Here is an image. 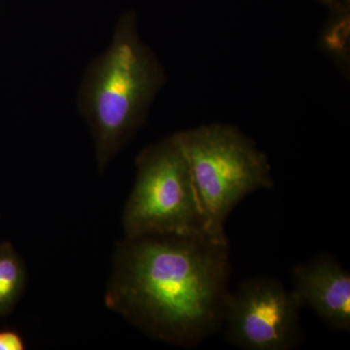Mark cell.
Masks as SVG:
<instances>
[{"label":"cell","instance_id":"6da1fadb","mask_svg":"<svg viewBox=\"0 0 350 350\" xmlns=\"http://www.w3.org/2000/svg\"><path fill=\"white\" fill-rule=\"evenodd\" d=\"M230 273L228 239L124 238L115 250L105 305L152 338L197 347L223 325Z\"/></svg>","mask_w":350,"mask_h":350},{"label":"cell","instance_id":"7a4b0ae2","mask_svg":"<svg viewBox=\"0 0 350 350\" xmlns=\"http://www.w3.org/2000/svg\"><path fill=\"white\" fill-rule=\"evenodd\" d=\"M163 80L156 57L138 38L133 20L126 19L88 76L82 94L100 170L142 125Z\"/></svg>","mask_w":350,"mask_h":350},{"label":"cell","instance_id":"3957f363","mask_svg":"<svg viewBox=\"0 0 350 350\" xmlns=\"http://www.w3.org/2000/svg\"><path fill=\"white\" fill-rule=\"evenodd\" d=\"M187 158L207 236L227 239L225 224L248 195L275 185L268 157L234 126H202L176 133Z\"/></svg>","mask_w":350,"mask_h":350},{"label":"cell","instance_id":"277c9868","mask_svg":"<svg viewBox=\"0 0 350 350\" xmlns=\"http://www.w3.org/2000/svg\"><path fill=\"white\" fill-rule=\"evenodd\" d=\"M137 167L122 218L125 238L206 234L190 167L176 133L144 149Z\"/></svg>","mask_w":350,"mask_h":350},{"label":"cell","instance_id":"5b68a950","mask_svg":"<svg viewBox=\"0 0 350 350\" xmlns=\"http://www.w3.org/2000/svg\"><path fill=\"white\" fill-rule=\"evenodd\" d=\"M303 308L293 290L276 278H248L226 297V338L241 349H294L301 338Z\"/></svg>","mask_w":350,"mask_h":350},{"label":"cell","instance_id":"8992f818","mask_svg":"<svg viewBox=\"0 0 350 350\" xmlns=\"http://www.w3.org/2000/svg\"><path fill=\"white\" fill-rule=\"evenodd\" d=\"M293 291L332 330L350 331V275L334 258L320 256L292 271Z\"/></svg>","mask_w":350,"mask_h":350},{"label":"cell","instance_id":"52a82bcc","mask_svg":"<svg viewBox=\"0 0 350 350\" xmlns=\"http://www.w3.org/2000/svg\"><path fill=\"white\" fill-rule=\"evenodd\" d=\"M27 280L24 262L10 243L0 244V317L12 312Z\"/></svg>","mask_w":350,"mask_h":350},{"label":"cell","instance_id":"ba28073f","mask_svg":"<svg viewBox=\"0 0 350 350\" xmlns=\"http://www.w3.org/2000/svg\"><path fill=\"white\" fill-rule=\"evenodd\" d=\"M25 347L19 334L14 331L0 332V350H23Z\"/></svg>","mask_w":350,"mask_h":350},{"label":"cell","instance_id":"9c48e42d","mask_svg":"<svg viewBox=\"0 0 350 350\" xmlns=\"http://www.w3.org/2000/svg\"><path fill=\"white\" fill-rule=\"evenodd\" d=\"M327 6L338 13H345L349 6V0H320Z\"/></svg>","mask_w":350,"mask_h":350}]
</instances>
